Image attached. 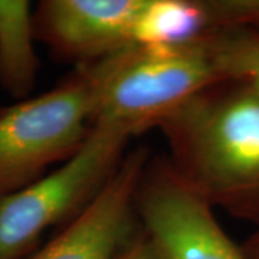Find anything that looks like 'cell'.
<instances>
[{"label": "cell", "instance_id": "obj_2", "mask_svg": "<svg viewBox=\"0 0 259 259\" xmlns=\"http://www.w3.org/2000/svg\"><path fill=\"white\" fill-rule=\"evenodd\" d=\"M85 66L93 85L91 124L117 127L131 137L157 128L194 95L223 81L203 40L130 44Z\"/></svg>", "mask_w": 259, "mask_h": 259}, {"label": "cell", "instance_id": "obj_5", "mask_svg": "<svg viewBox=\"0 0 259 259\" xmlns=\"http://www.w3.org/2000/svg\"><path fill=\"white\" fill-rule=\"evenodd\" d=\"M136 213L164 259H248L223 231L214 210L175 175L164 156H151L147 163Z\"/></svg>", "mask_w": 259, "mask_h": 259}, {"label": "cell", "instance_id": "obj_3", "mask_svg": "<svg viewBox=\"0 0 259 259\" xmlns=\"http://www.w3.org/2000/svg\"><path fill=\"white\" fill-rule=\"evenodd\" d=\"M131 136L124 130L93 124L69 160L16 192L0 196V259H19L42 233L76 218L120 166Z\"/></svg>", "mask_w": 259, "mask_h": 259}, {"label": "cell", "instance_id": "obj_1", "mask_svg": "<svg viewBox=\"0 0 259 259\" xmlns=\"http://www.w3.org/2000/svg\"><path fill=\"white\" fill-rule=\"evenodd\" d=\"M171 170L213 210L259 226V95L222 81L161 121Z\"/></svg>", "mask_w": 259, "mask_h": 259}, {"label": "cell", "instance_id": "obj_6", "mask_svg": "<svg viewBox=\"0 0 259 259\" xmlns=\"http://www.w3.org/2000/svg\"><path fill=\"white\" fill-rule=\"evenodd\" d=\"M150 150L127 151L91 203L30 259H115L139 229L136 196Z\"/></svg>", "mask_w": 259, "mask_h": 259}, {"label": "cell", "instance_id": "obj_7", "mask_svg": "<svg viewBox=\"0 0 259 259\" xmlns=\"http://www.w3.org/2000/svg\"><path fill=\"white\" fill-rule=\"evenodd\" d=\"M146 0H44L33 12L35 37L61 59L94 64L133 44Z\"/></svg>", "mask_w": 259, "mask_h": 259}, {"label": "cell", "instance_id": "obj_8", "mask_svg": "<svg viewBox=\"0 0 259 259\" xmlns=\"http://www.w3.org/2000/svg\"><path fill=\"white\" fill-rule=\"evenodd\" d=\"M33 12L28 0H0V87L20 101L36 85Z\"/></svg>", "mask_w": 259, "mask_h": 259}, {"label": "cell", "instance_id": "obj_10", "mask_svg": "<svg viewBox=\"0 0 259 259\" xmlns=\"http://www.w3.org/2000/svg\"><path fill=\"white\" fill-rule=\"evenodd\" d=\"M200 40L223 81L241 83L259 95V26L223 30Z\"/></svg>", "mask_w": 259, "mask_h": 259}, {"label": "cell", "instance_id": "obj_12", "mask_svg": "<svg viewBox=\"0 0 259 259\" xmlns=\"http://www.w3.org/2000/svg\"><path fill=\"white\" fill-rule=\"evenodd\" d=\"M241 248L248 259H259V226Z\"/></svg>", "mask_w": 259, "mask_h": 259}, {"label": "cell", "instance_id": "obj_9", "mask_svg": "<svg viewBox=\"0 0 259 259\" xmlns=\"http://www.w3.org/2000/svg\"><path fill=\"white\" fill-rule=\"evenodd\" d=\"M210 32L207 0H146L133 44L185 45L209 36Z\"/></svg>", "mask_w": 259, "mask_h": 259}, {"label": "cell", "instance_id": "obj_11", "mask_svg": "<svg viewBox=\"0 0 259 259\" xmlns=\"http://www.w3.org/2000/svg\"><path fill=\"white\" fill-rule=\"evenodd\" d=\"M115 259H164V256L144 229L139 226L134 236L127 242Z\"/></svg>", "mask_w": 259, "mask_h": 259}, {"label": "cell", "instance_id": "obj_13", "mask_svg": "<svg viewBox=\"0 0 259 259\" xmlns=\"http://www.w3.org/2000/svg\"><path fill=\"white\" fill-rule=\"evenodd\" d=\"M3 110H5V107H0V114L3 112Z\"/></svg>", "mask_w": 259, "mask_h": 259}, {"label": "cell", "instance_id": "obj_4", "mask_svg": "<svg viewBox=\"0 0 259 259\" xmlns=\"http://www.w3.org/2000/svg\"><path fill=\"white\" fill-rule=\"evenodd\" d=\"M85 65L51 91L5 107L0 114V196L16 192L65 163L82 147L93 121Z\"/></svg>", "mask_w": 259, "mask_h": 259}]
</instances>
